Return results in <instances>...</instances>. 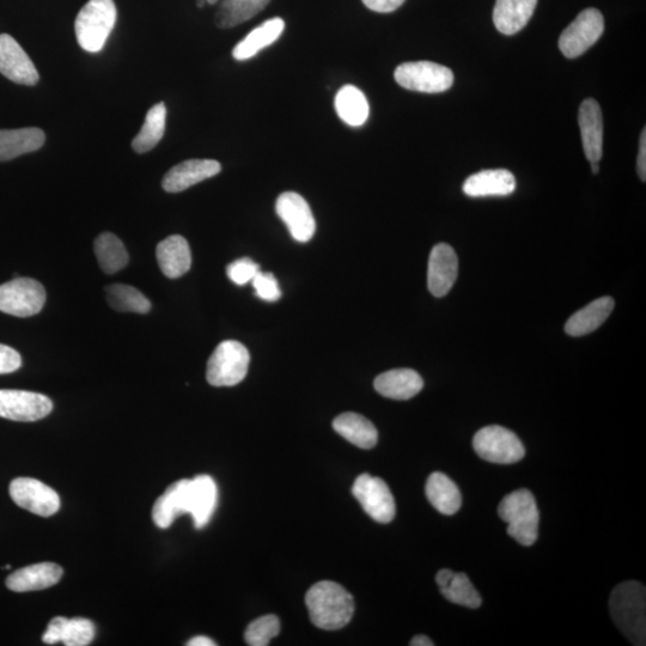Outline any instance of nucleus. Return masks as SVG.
<instances>
[{
    "label": "nucleus",
    "instance_id": "f257e3e1",
    "mask_svg": "<svg viewBox=\"0 0 646 646\" xmlns=\"http://www.w3.org/2000/svg\"><path fill=\"white\" fill-rule=\"evenodd\" d=\"M306 603L312 623L326 631L343 629L355 612L352 595L335 582L314 584L306 595Z\"/></svg>",
    "mask_w": 646,
    "mask_h": 646
},
{
    "label": "nucleus",
    "instance_id": "f03ea898",
    "mask_svg": "<svg viewBox=\"0 0 646 646\" xmlns=\"http://www.w3.org/2000/svg\"><path fill=\"white\" fill-rule=\"evenodd\" d=\"M609 611L615 625L633 645H645L646 591L642 583L630 581L615 587Z\"/></svg>",
    "mask_w": 646,
    "mask_h": 646
},
{
    "label": "nucleus",
    "instance_id": "7ed1b4c3",
    "mask_svg": "<svg viewBox=\"0 0 646 646\" xmlns=\"http://www.w3.org/2000/svg\"><path fill=\"white\" fill-rule=\"evenodd\" d=\"M117 17L114 0H89L76 18L78 45L89 53L101 52L117 23Z\"/></svg>",
    "mask_w": 646,
    "mask_h": 646
},
{
    "label": "nucleus",
    "instance_id": "20e7f679",
    "mask_svg": "<svg viewBox=\"0 0 646 646\" xmlns=\"http://www.w3.org/2000/svg\"><path fill=\"white\" fill-rule=\"evenodd\" d=\"M498 515L508 523L507 532L518 544L532 546L538 540L540 515L532 492L522 489L504 497Z\"/></svg>",
    "mask_w": 646,
    "mask_h": 646
},
{
    "label": "nucleus",
    "instance_id": "39448f33",
    "mask_svg": "<svg viewBox=\"0 0 646 646\" xmlns=\"http://www.w3.org/2000/svg\"><path fill=\"white\" fill-rule=\"evenodd\" d=\"M251 355L245 345L225 340L207 362L206 379L213 387H234L246 379Z\"/></svg>",
    "mask_w": 646,
    "mask_h": 646
},
{
    "label": "nucleus",
    "instance_id": "423d86ee",
    "mask_svg": "<svg viewBox=\"0 0 646 646\" xmlns=\"http://www.w3.org/2000/svg\"><path fill=\"white\" fill-rule=\"evenodd\" d=\"M473 448L481 459L499 465H510L521 461L526 449L513 431L503 426H486L475 434Z\"/></svg>",
    "mask_w": 646,
    "mask_h": 646
},
{
    "label": "nucleus",
    "instance_id": "0eeeda50",
    "mask_svg": "<svg viewBox=\"0 0 646 646\" xmlns=\"http://www.w3.org/2000/svg\"><path fill=\"white\" fill-rule=\"evenodd\" d=\"M396 83L418 93H444L453 87L454 73L447 66L432 62L404 63L394 72Z\"/></svg>",
    "mask_w": 646,
    "mask_h": 646
},
{
    "label": "nucleus",
    "instance_id": "6e6552de",
    "mask_svg": "<svg viewBox=\"0 0 646 646\" xmlns=\"http://www.w3.org/2000/svg\"><path fill=\"white\" fill-rule=\"evenodd\" d=\"M46 303L44 285L32 278H16L0 285V312L17 318L39 314Z\"/></svg>",
    "mask_w": 646,
    "mask_h": 646
},
{
    "label": "nucleus",
    "instance_id": "1a4fd4ad",
    "mask_svg": "<svg viewBox=\"0 0 646 646\" xmlns=\"http://www.w3.org/2000/svg\"><path fill=\"white\" fill-rule=\"evenodd\" d=\"M605 20L597 9H587L564 30L559 38V50L569 59L581 57L601 38Z\"/></svg>",
    "mask_w": 646,
    "mask_h": 646
},
{
    "label": "nucleus",
    "instance_id": "9d476101",
    "mask_svg": "<svg viewBox=\"0 0 646 646\" xmlns=\"http://www.w3.org/2000/svg\"><path fill=\"white\" fill-rule=\"evenodd\" d=\"M353 496L361 503L365 513L379 523L387 524L395 517L396 507L392 492L380 478L362 474L352 486Z\"/></svg>",
    "mask_w": 646,
    "mask_h": 646
},
{
    "label": "nucleus",
    "instance_id": "9b49d317",
    "mask_svg": "<svg viewBox=\"0 0 646 646\" xmlns=\"http://www.w3.org/2000/svg\"><path fill=\"white\" fill-rule=\"evenodd\" d=\"M53 410V402L44 394L27 390L0 389V417L14 422H38Z\"/></svg>",
    "mask_w": 646,
    "mask_h": 646
},
{
    "label": "nucleus",
    "instance_id": "f8f14e48",
    "mask_svg": "<svg viewBox=\"0 0 646 646\" xmlns=\"http://www.w3.org/2000/svg\"><path fill=\"white\" fill-rule=\"evenodd\" d=\"M9 491L18 507L34 515L50 517L60 509L58 493L39 480L17 478L11 481Z\"/></svg>",
    "mask_w": 646,
    "mask_h": 646
},
{
    "label": "nucleus",
    "instance_id": "ddd939ff",
    "mask_svg": "<svg viewBox=\"0 0 646 646\" xmlns=\"http://www.w3.org/2000/svg\"><path fill=\"white\" fill-rule=\"evenodd\" d=\"M277 215L288 227L292 239L306 243L313 239L316 222L307 200L295 192L279 195L276 203Z\"/></svg>",
    "mask_w": 646,
    "mask_h": 646
},
{
    "label": "nucleus",
    "instance_id": "4468645a",
    "mask_svg": "<svg viewBox=\"0 0 646 646\" xmlns=\"http://www.w3.org/2000/svg\"><path fill=\"white\" fill-rule=\"evenodd\" d=\"M0 73L11 82L28 87L38 84L40 79L32 59L9 34H0Z\"/></svg>",
    "mask_w": 646,
    "mask_h": 646
},
{
    "label": "nucleus",
    "instance_id": "2eb2a0df",
    "mask_svg": "<svg viewBox=\"0 0 646 646\" xmlns=\"http://www.w3.org/2000/svg\"><path fill=\"white\" fill-rule=\"evenodd\" d=\"M459 273V259L447 243H440L432 249L428 267L429 291L435 297H444L453 289Z\"/></svg>",
    "mask_w": 646,
    "mask_h": 646
},
{
    "label": "nucleus",
    "instance_id": "dca6fc26",
    "mask_svg": "<svg viewBox=\"0 0 646 646\" xmlns=\"http://www.w3.org/2000/svg\"><path fill=\"white\" fill-rule=\"evenodd\" d=\"M221 163L215 160H188L173 167L164 175L163 190L180 193L221 173Z\"/></svg>",
    "mask_w": 646,
    "mask_h": 646
},
{
    "label": "nucleus",
    "instance_id": "f3484780",
    "mask_svg": "<svg viewBox=\"0 0 646 646\" xmlns=\"http://www.w3.org/2000/svg\"><path fill=\"white\" fill-rule=\"evenodd\" d=\"M585 156L590 163H599L603 155V118L599 103L594 99L582 102L578 112Z\"/></svg>",
    "mask_w": 646,
    "mask_h": 646
},
{
    "label": "nucleus",
    "instance_id": "a211bd4d",
    "mask_svg": "<svg viewBox=\"0 0 646 646\" xmlns=\"http://www.w3.org/2000/svg\"><path fill=\"white\" fill-rule=\"evenodd\" d=\"M218 502V489L209 475H199L188 484V504L195 528L201 529L210 522Z\"/></svg>",
    "mask_w": 646,
    "mask_h": 646
},
{
    "label": "nucleus",
    "instance_id": "6ab92c4d",
    "mask_svg": "<svg viewBox=\"0 0 646 646\" xmlns=\"http://www.w3.org/2000/svg\"><path fill=\"white\" fill-rule=\"evenodd\" d=\"M63 572V569L54 563L29 565L6 578V587L15 593L44 590L62 580Z\"/></svg>",
    "mask_w": 646,
    "mask_h": 646
},
{
    "label": "nucleus",
    "instance_id": "aec40b11",
    "mask_svg": "<svg viewBox=\"0 0 646 646\" xmlns=\"http://www.w3.org/2000/svg\"><path fill=\"white\" fill-rule=\"evenodd\" d=\"M516 190V179L507 169L484 170L463 184V193L472 198L504 197Z\"/></svg>",
    "mask_w": 646,
    "mask_h": 646
},
{
    "label": "nucleus",
    "instance_id": "412c9836",
    "mask_svg": "<svg viewBox=\"0 0 646 646\" xmlns=\"http://www.w3.org/2000/svg\"><path fill=\"white\" fill-rule=\"evenodd\" d=\"M158 266L164 276L176 279L191 270L192 253L185 237L173 235L158 243L156 248Z\"/></svg>",
    "mask_w": 646,
    "mask_h": 646
},
{
    "label": "nucleus",
    "instance_id": "4be33fe9",
    "mask_svg": "<svg viewBox=\"0 0 646 646\" xmlns=\"http://www.w3.org/2000/svg\"><path fill=\"white\" fill-rule=\"evenodd\" d=\"M376 392L393 400H410L422 392L424 381L412 369L389 370L376 377Z\"/></svg>",
    "mask_w": 646,
    "mask_h": 646
},
{
    "label": "nucleus",
    "instance_id": "5701e85b",
    "mask_svg": "<svg viewBox=\"0 0 646 646\" xmlns=\"http://www.w3.org/2000/svg\"><path fill=\"white\" fill-rule=\"evenodd\" d=\"M188 483L190 479L176 481L157 499L152 509V520L158 528L167 529L180 515L188 514Z\"/></svg>",
    "mask_w": 646,
    "mask_h": 646
},
{
    "label": "nucleus",
    "instance_id": "b1692460",
    "mask_svg": "<svg viewBox=\"0 0 646 646\" xmlns=\"http://www.w3.org/2000/svg\"><path fill=\"white\" fill-rule=\"evenodd\" d=\"M538 0H497L493 22L504 35H514L527 26Z\"/></svg>",
    "mask_w": 646,
    "mask_h": 646
},
{
    "label": "nucleus",
    "instance_id": "393cba45",
    "mask_svg": "<svg viewBox=\"0 0 646 646\" xmlns=\"http://www.w3.org/2000/svg\"><path fill=\"white\" fill-rule=\"evenodd\" d=\"M45 142V132L38 127L0 130V162L11 161L18 156L38 151Z\"/></svg>",
    "mask_w": 646,
    "mask_h": 646
},
{
    "label": "nucleus",
    "instance_id": "a878e982",
    "mask_svg": "<svg viewBox=\"0 0 646 646\" xmlns=\"http://www.w3.org/2000/svg\"><path fill=\"white\" fill-rule=\"evenodd\" d=\"M333 429L341 437L361 449H373L379 441V432L369 419L361 414L347 412L334 419Z\"/></svg>",
    "mask_w": 646,
    "mask_h": 646
},
{
    "label": "nucleus",
    "instance_id": "bb28decb",
    "mask_svg": "<svg viewBox=\"0 0 646 646\" xmlns=\"http://www.w3.org/2000/svg\"><path fill=\"white\" fill-rule=\"evenodd\" d=\"M285 22L283 18H271L252 30L245 39L239 42L234 48L233 57L239 62L252 59L260 51L274 44L283 34Z\"/></svg>",
    "mask_w": 646,
    "mask_h": 646
},
{
    "label": "nucleus",
    "instance_id": "cd10ccee",
    "mask_svg": "<svg viewBox=\"0 0 646 646\" xmlns=\"http://www.w3.org/2000/svg\"><path fill=\"white\" fill-rule=\"evenodd\" d=\"M614 306L613 298L608 296L589 303L587 307L578 310L566 322L565 332L571 337H583V335L593 333L608 319V316L613 312Z\"/></svg>",
    "mask_w": 646,
    "mask_h": 646
},
{
    "label": "nucleus",
    "instance_id": "c85d7f7f",
    "mask_svg": "<svg viewBox=\"0 0 646 646\" xmlns=\"http://www.w3.org/2000/svg\"><path fill=\"white\" fill-rule=\"evenodd\" d=\"M436 582L442 595L455 605L473 609L481 606V597L467 575L443 569L438 572Z\"/></svg>",
    "mask_w": 646,
    "mask_h": 646
},
{
    "label": "nucleus",
    "instance_id": "c756f323",
    "mask_svg": "<svg viewBox=\"0 0 646 646\" xmlns=\"http://www.w3.org/2000/svg\"><path fill=\"white\" fill-rule=\"evenodd\" d=\"M425 491L432 507L441 514L452 516L460 510L462 498L459 487L446 474L432 473L426 481Z\"/></svg>",
    "mask_w": 646,
    "mask_h": 646
},
{
    "label": "nucleus",
    "instance_id": "7c9ffc66",
    "mask_svg": "<svg viewBox=\"0 0 646 646\" xmlns=\"http://www.w3.org/2000/svg\"><path fill=\"white\" fill-rule=\"evenodd\" d=\"M334 105L339 118L345 124L359 127L367 123L370 113L369 103L363 91L355 85L349 84L341 88L335 96Z\"/></svg>",
    "mask_w": 646,
    "mask_h": 646
},
{
    "label": "nucleus",
    "instance_id": "2f4dec72",
    "mask_svg": "<svg viewBox=\"0 0 646 646\" xmlns=\"http://www.w3.org/2000/svg\"><path fill=\"white\" fill-rule=\"evenodd\" d=\"M167 108L163 102L157 103L146 113L142 130L134 137L132 148L137 154H145L161 142L166 132Z\"/></svg>",
    "mask_w": 646,
    "mask_h": 646
},
{
    "label": "nucleus",
    "instance_id": "473e14b6",
    "mask_svg": "<svg viewBox=\"0 0 646 646\" xmlns=\"http://www.w3.org/2000/svg\"><path fill=\"white\" fill-rule=\"evenodd\" d=\"M271 0H223L216 14L217 27L229 29L252 20Z\"/></svg>",
    "mask_w": 646,
    "mask_h": 646
},
{
    "label": "nucleus",
    "instance_id": "72a5a7b5",
    "mask_svg": "<svg viewBox=\"0 0 646 646\" xmlns=\"http://www.w3.org/2000/svg\"><path fill=\"white\" fill-rule=\"evenodd\" d=\"M94 249L102 271L107 274L117 273L129 264V253L124 243L112 233L97 237Z\"/></svg>",
    "mask_w": 646,
    "mask_h": 646
},
{
    "label": "nucleus",
    "instance_id": "f704fd0d",
    "mask_svg": "<svg viewBox=\"0 0 646 646\" xmlns=\"http://www.w3.org/2000/svg\"><path fill=\"white\" fill-rule=\"evenodd\" d=\"M106 297L109 306L120 313L146 314L151 310L148 298L131 285H109L106 288Z\"/></svg>",
    "mask_w": 646,
    "mask_h": 646
},
{
    "label": "nucleus",
    "instance_id": "c9c22d12",
    "mask_svg": "<svg viewBox=\"0 0 646 646\" xmlns=\"http://www.w3.org/2000/svg\"><path fill=\"white\" fill-rule=\"evenodd\" d=\"M280 632V621L276 615H265L249 624L245 632V641L251 646H266Z\"/></svg>",
    "mask_w": 646,
    "mask_h": 646
},
{
    "label": "nucleus",
    "instance_id": "e433bc0d",
    "mask_svg": "<svg viewBox=\"0 0 646 646\" xmlns=\"http://www.w3.org/2000/svg\"><path fill=\"white\" fill-rule=\"evenodd\" d=\"M95 626L90 620L73 618L67 620L63 644L66 646H85L93 642Z\"/></svg>",
    "mask_w": 646,
    "mask_h": 646
},
{
    "label": "nucleus",
    "instance_id": "4c0bfd02",
    "mask_svg": "<svg viewBox=\"0 0 646 646\" xmlns=\"http://www.w3.org/2000/svg\"><path fill=\"white\" fill-rule=\"evenodd\" d=\"M260 271L261 268L257 262L249 258H242L231 262L227 267V274L231 282L240 286L251 283Z\"/></svg>",
    "mask_w": 646,
    "mask_h": 646
},
{
    "label": "nucleus",
    "instance_id": "58836bf2",
    "mask_svg": "<svg viewBox=\"0 0 646 646\" xmlns=\"http://www.w3.org/2000/svg\"><path fill=\"white\" fill-rule=\"evenodd\" d=\"M255 294L266 302H277L282 297L278 280L270 272H259L252 280Z\"/></svg>",
    "mask_w": 646,
    "mask_h": 646
},
{
    "label": "nucleus",
    "instance_id": "ea45409f",
    "mask_svg": "<svg viewBox=\"0 0 646 646\" xmlns=\"http://www.w3.org/2000/svg\"><path fill=\"white\" fill-rule=\"evenodd\" d=\"M21 365L20 353L10 346L0 344V375L15 373Z\"/></svg>",
    "mask_w": 646,
    "mask_h": 646
},
{
    "label": "nucleus",
    "instance_id": "a19ab883",
    "mask_svg": "<svg viewBox=\"0 0 646 646\" xmlns=\"http://www.w3.org/2000/svg\"><path fill=\"white\" fill-rule=\"evenodd\" d=\"M67 620L69 619L63 617L52 619L51 623L47 626L44 636H42V641L48 645L62 643Z\"/></svg>",
    "mask_w": 646,
    "mask_h": 646
},
{
    "label": "nucleus",
    "instance_id": "79ce46f5",
    "mask_svg": "<svg viewBox=\"0 0 646 646\" xmlns=\"http://www.w3.org/2000/svg\"><path fill=\"white\" fill-rule=\"evenodd\" d=\"M362 2L370 10L388 14V12L399 9L405 3V0H362Z\"/></svg>",
    "mask_w": 646,
    "mask_h": 646
},
{
    "label": "nucleus",
    "instance_id": "37998d69",
    "mask_svg": "<svg viewBox=\"0 0 646 646\" xmlns=\"http://www.w3.org/2000/svg\"><path fill=\"white\" fill-rule=\"evenodd\" d=\"M637 168H638L639 178H641V180L645 182L646 180V131L645 129L642 132L641 142H639Z\"/></svg>",
    "mask_w": 646,
    "mask_h": 646
},
{
    "label": "nucleus",
    "instance_id": "c03bdc74",
    "mask_svg": "<svg viewBox=\"0 0 646 646\" xmlns=\"http://www.w3.org/2000/svg\"><path fill=\"white\" fill-rule=\"evenodd\" d=\"M188 646H215L217 645L215 642L212 641V639L204 637V636H198L193 639H191L190 642L187 643Z\"/></svg>",
    "mask_w": 646,
    "mask_h": 646
},
{
    "label": "nucleus",
    "instance_id": "a18cd8bd",
    "mask_svg": "<svg viewBox=\"0 0 646 646\" xmlns=\"http://www.w3.org/2000/svg\"><path fill=\"white\" fill-rule=\"evenodd\" d=\"M411 646H434V642L429 637L419 635L412 639Z\"/></svg>",
    "mask_w": 646,
    "mask_h": 646
},
{
    "label": "nucleus",
    "instance_id": "49530a36",
    "mask_svg": "<svg viewBox=\"0 0 646 646\" xmlns=\"http://www.w3.org/2000/svg\"><path fill=\"white\" fill-rule=\"evenodd\" d=\"M599 170V163H591V172H593V174H599Z\"/></svg>",
    "mask_w": 646,
    "mask_h": 646
},
{
    "label": "nucleus",
    "instance_id": "de8ad7c7",
    "mask_svg": "<svg viewBox=\"0 0 646 646\" xmlns=\"http://www.w3.org/2000/svg\"><path fill=\"white\" fill-rule=\"evenodd\" d=\"M206 3V0H197L198 8H203Z\"/></svg>",
    "mask_w": 646,
    "mask_h": 646
},
{
    "label": "nucleus",
    "instance_id": "09e8293b",
    "mask_svg": "<svg viewBox=\"0 0 646 646\" xmlns=\"http://www.w3.org/2000/svg\"><path fill=\"white\" fill-rule=\"evenodd\" d=\"M206 2L213 5V4H216L218 0H206Z\"/></svg>",
    "mask_w": 646,
    "mask_h": 646
},
{
    "label": "nucleus",
    "instance_id": "8fccbe9b",
    "mask_svg": "<svg viewBox=\"0 0 646 646\" xmlns=\"http://www.w3.org/2000/svg\"><path fill=\"white\" fill-rule=\"evenodd\" d=\"M3 569H4V570H10V569H11V566L8 564V565L4 566V568H3Z\"/></svg>",
    "mask_w": 646,
    "mask_h": 646
}]
</instances>
